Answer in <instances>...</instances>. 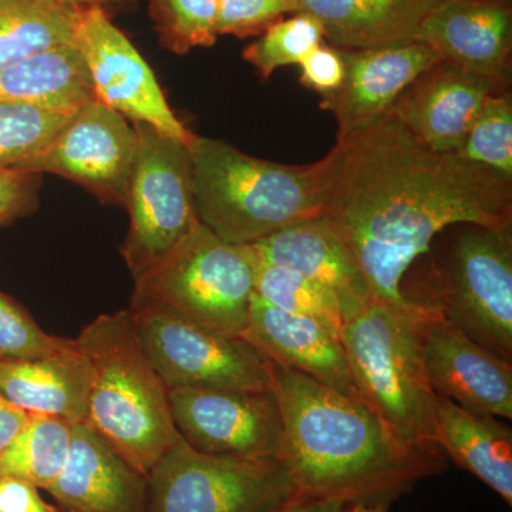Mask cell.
Returning <instances> with one entry per match:
<instances>
[{
	"instance_id": "cell-38",
	"label": "cell",
	"mask_w": 512,
	"mask_h": 512,
	"mask_svg": "<svg viewBox=\"0 0 512 512\" xmlns=\"http://www.w3.org/2000/svg\"><path fill=\"white\" fill-rule=\"evenodd\" d=\"M346 504L296 493L272 512H342Z\"/></svg>"
},
{
	"instance_id": "cell-31",
	"label": "cell",
	"mask_w": 512,
	"mask_h": 512,
	"mask_svg": "<svg viewBox=\"0 0 512 512\" xmlns=\"http://www.w3.org/2000/svg\"><path fill=\"white\" fill-rule=\"evenodd\" d=\"M325 42L322 26L308 13H293L265 30L245 47L242 57L268 80L281 67L299 64L311 50Z\"/></svg>"
},
{
	"instance_id": "cell-3",
	"label": "cell",
	"mask_w": 512,
	"mask_h": 512,
	"mask_svg": "<svg viewBox=\"0 0 512 512\" xmlns=\"http://www.w3.org/2000/svg\"><path fill=\"white\" fill-rule=\"evenodd\" d=\"M76 340L92 373L84 423L147 476L181 436L170 389L141 346L133 313L97 316Z\"/></svg>"
},
{
	"instance_id": "cell-10",
	"label": "cell",
	"mask_w": 512,
	"mask_h": 512,
	"mask_svg": "<svg viewBox=\"0 0 512 512\" xmlns=\"http://www.w3.org/2000/svg\"><path fill=\"white\" fill-rule=\"evenodd\" d=\"M433 303L450 325L512 363V229L467 225L451 248Z\"/></svg>"
},
{
	"instance_id": "cell-30",
	"label": "cell",
	"mask_w": 512,
	"mask_h": 512,
	"mask_svg": "<svg viewBox=\"0 0 512 512\" xmlns=\"http://www.w3.org/2000/svg\"><path fill=\"white\" fill-rule=\"evenodd\" d=\"M158 40L175 55L211 47L218 39V0H148Z\"/></svg>"
},
{
	"instance_id": "cell-14",
	"label": "cell",
	"mask_w": 512,
	"mask_h": 512,
	"mask_svg": "<svg viewBox=\"0 0 512 512\" xmlns=\"http://www.w3.org/2000/svg\"><path fill=\"white\" fill-rule=\"evenodd\" d=\"M421 353L436 396L467 412L512 420V363L450 325L436 305L421 325Z\"/></svg>"
},
{
	"instance_id": "cell-32",
	"label": "cell",
	"mask_w": 512,
	"mask_h": 512,
	"mask_svg": "<svg viewBox=\"0 0 512 512\" xmlns=\"http://www.w3.org/2000/svg\"><path fill=\"white\" fill-rule=\"evenodd\" d=\"M63 340L46 333L20 303L0 291V362L47 355Z\"/></svg>"
},
{
	"instance_id": "cell-34",
	"label": "cell",
	"mask_w": 512,
	"mask_h": 512,
	"mask_svg": "<svg viewBox=\"0 0 512 512\" xmlns=\"http://www.w3.org/2000/svg\"><path fill=\"white\" fill-rule=\"evenodd\" d=\"M301 66V84L306 89L326 96L336 92L343 83L345 77V63L342 55L336 47L323 42L315 47L305 57Z\"/></svg>"
},
{
	"instance_id": "cell-36",
	"label": "cell",
	"mask_w": 512,
	"mask_h": 512,
	"mask_svg": "<svg viewBox=\"0 0 512 512\" xmlns=\"http://www.w3.org/2000/svg\"><path fill=\"white\" fill-rule=\"evenodd\" d=\"M0 512H63L57 505L46 503L39 488L16 480L0 478Z\"/></svg>"
},
{
	"instance_id": "cell-23",
	"label": "cell",
	"mask_w": 512,
	"mask_h": 512,
	"mask_svg": "<svg viewBox=\"0 0 512 512\" xmlns=\"http://www.w3.org/2000/svg\"><path fill=\"white\" fill-rule=\"evenodd\" d=\"M437 444L458 467L470 471L512 504V430L487 414L467 412L437 396Z\"/></svg>"
},
{
	"instance_id": "cell-12",
	"label": "cell",
	"mask_w": 512,
	"mask_h": 512,
	"mask_svg": "<svg viewBox=\"0 0 512 512\" xmlns=\"http://www.w3.org/2000/svg\"><path fill=\"white\" fill-rule=\"evenodd\" d=\"M136 151L133 124L93 100L73 111L49 146L20 171L66 178L103 204L126 207Z\"/></svg>"
},
{
	"instance_id": "cell-15",
	"label": "cell",
	"mask_w": 512,
	"mask_h": 512,
	"mask_svg": "<svg viewBox=\"0 0 512 512\" xmlns=\"http://www.w3.org/2000/svg\"><path fill=\"white\" fill-rule=\"evenodd\" d=\"M338 50L345 63L342 86L320 96V107L338 123L336 138L359 133L382 120L421 73L444 60L436 50L417 42L384 49Z\"/></svg>"
},
{
	"instance_id": "cell-27",
	"label": "cell",
	"mask_w": 512,
	"mask_h": 512,
	"mask_svg": "<svg viewBox=\"0 0 512 512\" xmlns=\"http://www.w3.org/2000/svg\"><path fill=\"white\" fill-rule=\"evenodd\" d=\"M254 293L281 311L318 319L340 335L345 319L335 293L293 269L256 256Z\"/></svg>"
},
{
	"instance_id": "cell-5",
	"label": "cell",
	"mask_w": 512,
	"mask_h": 512,
	"mask_svg": "<svg viewBox=\"0 0 512 512\" xmlns=\"http://www.w3.org/2000/svg\"><path fill=\"white\" fill-rule=\"evenodd\" d=\"M369 301L343 323L340 340L360 402L413 447H437L436 402L424 369L421 325L433 312Z\"/></svg>"
},
{
	"instance_id": "cell-28",
	"label": "cell",
	"mask_w": 512,
	"mask_h": 512,
	"mask_svg": "<svg viewBox=\"0 0 512 512\" xmlns=\"http://www.w3.org/2000/svg\"><path fill=\"white\" fill-rule=\"evenodd\" d=\"M456 154L468 163L512 181L511 92L487 97Z\"/></svg>"
},
{
	"instance_id": "cell-35",
	"label": "cell",
	"mask_w": 512,
	"mask_h": 512,
	"mask_svg": "<svg viewBox=\"0 0 512 512\" xmlns=\"http://www.w3.org/2000/svg\"><path fill=\"white\" fill-rule=\"evenodd\" d=\"M37 177L25 171L0 168V228L35 210Z\"/></svg>"
},
{
	"instance_id": "cell-13",
	"label": "cell",
	"mask_w": 512,
	"mask_h": 512,
	"mask_svg": "<svg viewBox=\"0 0 512 512\" xmlns=\"http://www.w3.org/2000/svg\"><path fill=\"white\" fill-rule=\"evenodd\" d=\"M77 46L82 52L96 100L165 136L188 144L194 133L168 104L156 74L103 8L83 10Z\"/></svg>"
},
{
	"instance_id": "cell-9",
	"label": "cell",
	"mask_w": 512,
	"mask_h": 512,
	"mask_svg": "<svg viewBox=\"0 0 512 512\" xmlns=\"http://www.w3.org/2000/svg\"><path fill=\"white\" fill-rule=\"evenodd\" d=\"M147 483L148 512H272L298 493L281 463L208 456L183 437Z\"/></svg>"
},
{
	"instance_id": "cell-25",
	"label": "cell",
	"mask_w": 512,
	"mask_h": 512,
	"mask_svg": "<svg viewBox=\"0 0 512 512\" xmlns=\"http://www.w3.org/2000/svg\"><path fill=\"white\" fill-rule=\"evenodd\" d=\"M83 10L64 0H0V69L76 42Z\"/></svg>"
},
{
	"instance_id": "cell-6",
	"label": "cell",
	"mask_w": 512,
	"mask_h": 512,
	"mask_svg": "<svg viewBox=\"0 0 512 512\" xmlns=\"http://www.w3.org/2000/svg\"><path fill=\"white\" fill-rule=\"evenodd\" d=\"M252 245L222 241L198 224L153 268L134 278L131 303L160 306L241 338L255 292Z\"/></svg>"
},
{
	"instance_id": "cell-4",
	"label": "cell",
	"mask_w": 512,
	"mask_h": 512,
	"mask_svg": "<svg viewBox=\"0 0 512 512\" xmlns=\"http://www.w3.org/2000/svg\"><path fill=\"white\" fill-rule=\"evenodd\" d=\"M188 150L198 217L222 241L256 244L322 215V160L271 163L197 134Z\"/></svg>"
},
{
	"instance_id": "cell-19",
	"label": "cell",
	"mask_w": 512,
	"mask_h": 512,
	"mask_svg": "<svg viewBox=\"0 0 512 512\" xmlns=\"http://www.w3.org/2000/svg\"><path fill=\"white\" fill-rule=\"evenodd\" d=\"M47 491L63 512H148L146 474L87 423L74 424L69 460Z\"/></svg>"
},
{
	"instance_id": "cell-17",
	"label": "cell",
	"mask_w": 512,
	"mask_h": 512,
	"mask_svg": "<svg viewBox=\"0 0 512 512\" xmlns=\"http://www.w3.org/2000/svg\"><path fill=\"white\" fill-rule=\"evenodd\" d=\"M416 42L511 90L512 0H444L424 20Z\"/></svg>"
},
{
	"instance_id": "cell-11",
	"label": "cell",
	"mask_w": 512,
	"mask_h": 512,
	"mask_svg": "<svg viewBox=\"0 0 512 512\" xmlns=\"http://www.w3.org/2000/svg\"><path fill=\"white\" fill-rule=\"evenodd\" d=\"M171 413L188 446L208 456L279 463L284 439L275 393L170 389Z\"/></svg>"
},
{
	"instance_id": "cell-2",
	"label": "cell",
	"mask_w": 512,
	"mask_h": 512,
	"mask_svg": "<svg viewBox=\"0 0 512 512\" xmlns=\"http://www.w3.org/2000/svg\"><path fill=\"white\" fill-rule=\"evenodd\" d=\"M284 424L279 463L299 494L390 505L446 467L444 451L397 439L369 407L271 362Z\"/></svg>"
},
{
	"instance_id": "cell-8",
	"label": "cell",
	"mask_w": 512,
	"mask_h": 512,
	"mask_svg": "<svg viewBox=\"0 0 512 512\" xmlns=\"http://www.w3.org/2000/svg\"><path fill=\"white\" fill-rule=\"evenodd\" d=\"M141 346L168 389H272L271 362L248 342L160 306L131 303Z\"/></svg>"
},
{
	"instance_id": "cell-29",
	"label": "cell",
	"mask_w": 512,
	"mask_h": 512,
	"mask_svg": "<svg viewBox=\"0 0 512 512\" xmlns=\"http://www.w3.org/2000/svg\"><path fill=\"white\" fill-rule=\"evenodd\" d=\"M70 114L0 101V168L22 170L49 146Z\"/></svg>"
},
{
	"instance_id": "cell-20",
	"label": "cell",
	"mask_w": 512,
	"mask_h": 512,
	"mask_svg": "<svg viewBox=\"0 0 512 512\" xmlns=\"http://www.w3.org/2000/svg\"><path fill=\"white\" fill-rule=\"evenodd\" d=\"M89 360L76 339L33 359L0 362V394L28 414L84 423L90 394Z\"/></svg>"
},
{
	"instance_id": "cell-7",
	"label": "cell",
	"mask_w": 512,
	"mask_h": 512,
	"mask_svg": "<svg viewBox=\"0 0 512 512\" xmlns=\"http://www.w3.org/2000/svg\"><path fill=\"white\" fill-rule=\"evenodd\" d=\"M137 151L128 183L127 237L120 252L133 279L153 268L200 224L188 144L133 123Z\"/></svg>"
},
{
	"instance_id": "cell-24",
	"label": "cell",
	"mask_w": 512,
	"mask_h": 512,
	"mask_svg": "<svg viewBox=\"0 0 512 512\" xmlns=\"http://www.w3.org/2000/svg\"><path fill=\"white\" fill-rule=\"evenodd\" d=\"M96 100L77 43L55 47L0 69V101L73 113Z\"/></svg>"
},
{
	"instance_id": "cell-40",
	"label": "cell",
	"mask_w": 512,
	"mask_h": 512,
	"mask_svg": "<svg viewBox=\"0 0 512 512\" xmlns=\"http://www.w3.org/2000/svg\"><path fill=\"white\" fill-rule=\"evenodd\" d=\"M387 504H349L342 512H389Z\"/></svg>"
},
{
	"instance_id": "cell-39",
	"label": "cell",
	"mask_w": 512,
	"mask_h": 512,
	"mask_svg": "<svg viewBox=\"0 0 512 512\" xmlns=\"http://www.w3.org/2000/svg\"><path fill=\"white\" fill-rule=\"evenodd\" d=\"M70 5L76 6L79 9L89 8H103L109 5H126V3L133 2V0H64Z\"/></svg>"
},
{
	"instance_id": "cell-37",
	"label": "cell",
	"mask_w": 512,
	"mask_h": 512,
	"mask_svg": "<svg viewBox=\"0 0 512 512\" xmlns=\"http://www.w3.org/2000/svg\"><path fill=\"white\" fill-rule=\"evenodd\" d=\"M28 419V413L20 410L0 394V453L18 436Z\"/></svg>"
},
{
	"instance_id": "cell-26",
	"label": "cell",
	"mask_w": 512,
	"mask_h": 512,
	"mask_svg": "<svg viewBox=\"0 0 512 512\" xmlns=\"http://www.w3.org/2000/svg\"><path fill=\"white\" fill-rule=\"evenodd\" d=\"M73 427L59 417L29 414L18 436L0 453V478L49 490L69 460Z\"/></svg>"
},
{
	"instance_id": "cell-16",
	"label": "cell",
	"mask_w": 512,
	"mask_h": 512,
	"mask_svg": "<svg viewBox=\"0 0 512 512\" xmlns=\"http://www.w3.org/2000/svg\"><path fill=\"white\" fill-rule=\"evenodd\" d=\"M504 92L511 90L441 60L400 94L389 114L434 153H456L487 97Z\"/></svg>"
},
{
	"instance_id": "cell-21",
	"label": "cell",
	"mask_w": 512,
	"mask_h": 512,
	"mask_svg": "<svg viewBox=\"0 0 512 512\" xmlns=\"http://www.w3.org/2000/svg\"><path fill=\"white\" fill-rule=\"evenodd\" d=\"M444 0H295L313 16L325 43L336 49L372 50L409 45L427 16Z\"/></svg>"
},
{
	"instance_id": "cell-33",
	"label": "cell",
	"mask_w": 512,
	"mask_h": 512,
	"mask_svg": "<svg viewBox=\"0 0 512 512\" xmlns=\"http://www.w3.org/2000/svg\"><path fill=\"white\" fill-rule=\"evenodd\" d=\"M296 12L295 0H218V35L239 39L261 36Z\"/></svg>"
},
{
	"instance_id": "cell-1",
	"label": "cell",
	"mask_w": 512,
	"mask_h": 512,
	"mask_svg": "<svg viewBox=\"0 0 512 512\" xmlns=\"http://www.w3.org/2000/svg\"><path fill=\"white\" fill-rule=\"evenodd\" d=\"M322 165L320 218L348 251L372 301L399 311L426 306L404 295L402 279L441 231L512 229V181L456 153H434L392 114L336 138Z\"/></svg>"
},
{
	"instance_id": "cell-22",
	"label": "cell",
	"mask_w": 512,
	"mask_h": 512,
	"mask_svg": "<svg viewBox=\"0 0 512 512\" xmlns=\"http://www.w3.org/2000/svg\"><path fill=\"white\" fill-rule=\"evenodd\" d=\"M251 245L262 261L293 269L330 289L345 320L372 301L359 269L322 218L299 222Z\"/></svg>"
},
{
	"instance_id": "cell-18",
	"label": "cell",
	"mask_w": 512,
	"mask_h": 512,
	"mask_svg": "<svg viewBox=\"0 0 512 512\" xmlns=\"http://www.w3.org/2000/svg\"><path fill=\"white\" fill-rule=\"evenodd\" d=\"M241 338L269 362L360 402L340 335L318 319L281 311L254 293Z\"/></svg>"
}]
</instances>
